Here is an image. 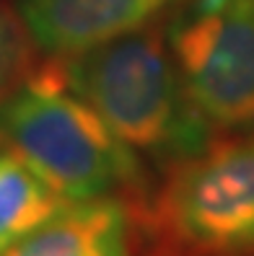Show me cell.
Segmentation results:
<instances>
[{"mask_svg": "<svg viewBox=\"0 0 254 256\" xmlns=\"http://www.w3.org/2000/svg\"><path fill=\"white\" fill-rule=\"evenodd\" d=\"M68 88L140 158L176 166L213 142V127L189 98L163 34L140 28L57 57Z\"/></svg>", "mask_w": 254, "mask_h": 256, "instance_id": "1", "label": "cell"}, {"mask_svg": "<svg viewBox=\"0 0 254 256\" xmlns=\"http://www.w3.org/2000/svg\"><path fill=\"white\" fill-rule=\"evenodd\" d=\"M0 145L68 202L138 192L140 156L68 88L57 57L0 101Z\"/></svg>", "mask_w": 254, "mask_h": 256, "instance_id": "2", "label": "cell"}, {"mask_svg": "<svg viewBox=\"0 0 254 256\" xmlns=\"http://www.w3.org/2000/svg\"><path fill=\"white\" fill-rule=\"evenodd\" d=\"M143 220L171 256H254V130L171 166Z\"/></svg>", "mask_w": 254, "mask_h": 256, "instance_id": "3", "label": "cell"}, {"mask_svg": "<svg viewBox=\"0 0 254 256\" xmlns=\"http://www.w3.org/2000/svg\"><path fill=\"white\" fill-rule=\"evenodd\" d=\"M166 42L210 127L254 130V0H184Z\"/></svg>", "mask_w": 254, "mask_h": 256, "instance_id": "4", "label": "cell"}, {"mask_svg": "<svg viewBox=\"0 0 254 256\" xmlns=\"http://www.w3.org/2000/svg\"><path fill=\"white\" fill-rule=\"evenodd\" d=\"M179 3L184 0H19V13L39 50L65 57L148 28Z\"/></svg>", "mask_w": 254, "mask_h": 256, "instance_id": "5", "label": "cell"}, {"mask_svg": "<svg viewBox=\"0 0 254 256\" xmlns=\"http://www.w3.org/2000/svg\"><path fill=\"white\" fill-rule=\"evenodd\" d=\"M0 256H138V218L119 194L65 202Z\"/></svg>", "mask_w": 254, "mask_h": 256, "instance_id": "6", "label": "cell"}, {"mask_svg": "<svg viewBox=\"0 0 254 256\" xmlns=\"http://www.w3.org/2000/svg\"><path fill=\"white\" fill-rule=\"evenodd\" d=\"M68 200L0 145V254L50 220Z\"/></svg>", "mask_w": 254, "mask_h": 256, "instance_id": "7", "label": "cell"}, {"mask_svg": "<svg viewBox=\"0 0 254 256\" xmlns=\"http://www.w3.org/2000/svg\"><path fill=\"white\" fill-rule=\"evenodd\" d=\"M19 54H21V44L16 34V24L8 18L6 10H0V94H3L11 72L19 65Z\"/></svg>", "mask_w": 254, "mask_h": 256, "instance_id": "8", "label": "cell"}]
</instances>
